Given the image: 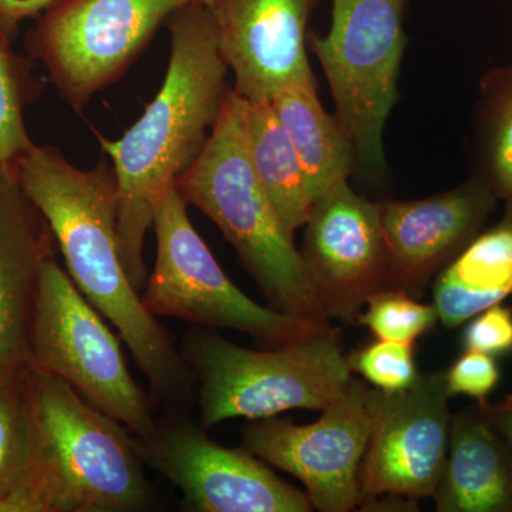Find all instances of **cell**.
<instances>
[{
  "instance_id": "4fadbf2b",
  "label": "cell",
  "mask_w": 512,
  "mask_h": 512,
  "mask_svg": "<svg viewBox=\"0 0 512 512\" xmlns=\"http://www.w3.org/2000/svg\"><path fill=\"white\" fill-rule=\"evenodd\" d=\"M299 252L329 319L352 325L370 296L389 288L379 205L356 194L348 181L315 201Z\"/></svg>"
},
{
  "instance_id": "603a6c76",
  "label": "cell",
  "mask_w": 512,
  "mask_h": 512,
  "mask_svg": "<svg viewBox=\"0 0 512 512\" xmlns=\"http://www.w3.org/2000/svg\"><path fill=\"white\" fill-rule=\"evenodd\" d=\"M439 320L434 305H424L410 293L386 288L373 293L357 322L377 339L414 345Z\"/></svg>"
},
{
  "instance_id": "4316f807",
  "label": "cell",
  "mask_w": 512,
  "mask_h": 512,
  "mask_svg": "<svg viewBox=\"0 0 512 512\" xmlns=\"http://www.w3.org/2000/svg\"><path fill=\"white\" fill-rule=\"evenodd\" d=\"M463 332L466 350L503 356L512 353V309L495 303L467 320Z\"/></svg>"
},
{
  "instance_id": "d6986e66",
  "label": "cell",
  "mask_w": 512,
  "mask_h": 512,
  "mask_svg": "<svg viewBox=\"0 0 512 512\" xmlns=\"http://www.w3.org/2000/svg\"><path fill=\"white\" fill-rule=\"evenodd\" d=\"M291 138L315 201L348 181L356 167L355 150L345 128L320 103L316 80H298L269 99Z\"/></svg>"
},
{
  "instance_id": "3957f363",
  "label": "cell",
  "mask_w": 512,
  "mask_h": 512,
  "mask_svg": "<svg viewBox=\"0 0 512 512\" xmlns=\"http://www.w3.org/2000/svg\"><path fill=\"white\" fill-rule=\"evenodd\" d=\"M245 109L247 99L231 87L207 146L175 187L220 228L269 308L330 325L295 239L252 168Z\"/></svg>"
},
{
  "instance_id": "7c38bea8",
  "label": "cell",
  "mask_w": 512,
  "mask_h": 512,
  "mask_svg": "<svg viewBox=\"0 0 512 512\" xmlns=\"http://www.w3.org/2000/svg\"><path fill=\"white\" fill-rule=\"evenodd\" d=\"M446 370L419 376L402 392L372 387V430L360 470L365 508L377 498L416 504L433 497L446 463L451 419Z\"/></svg>"
},
{
  "instance_id": "83f0119b",
  "label": "cell",
  "mask_w": 512,
  "mask_h": 512,
  "mask_svg": "<svg viewBox=\"0 0 512 512\" xmlns=\"http://www.w3.org/2000/svg\"><path fill=\"white\" fill-rule=\"evenodd\" d=\"M488 423L505 440L512 450V393L498 402H476Z\"/></svg>"
},
{
  "instance_id": "8fae6325",
  "label": "cell",
  "mask_w": 512,
  "mask_h": 512,
  "mask_svg": "<svg viewBox=\"0 0 512 512\" xmlns=\"http://www.w3.org/2000/svg\"><path fill=\"white\" fill-rule=\"evenodd\" d=\"M137 444L144 464L181 491L187 511H313L305 491L285 483L247 448L221 446L188 414H157L153 436Z\"/></svg>"
},
{
  "instance_id": "5bb4252c",
  "label": "cell",
  "mask_w": 512,
  "mask_h": 512,
  "mask_svg": "<svg viewBox=\"0 0 512 512\" xmlns=\"http://www.w3.org/2000/svg\"><path fill=\"white\" fill-rule=\"evenodd\" d=\"M234 73V90L269 100L282 87L312 79L308 23L318 0H204Z\"/></svg>"
},
{
  "instance_id": "9c48e42d",
  "label": "cell",
  "mask_w": 512,
  "mask_h": 512,
  "mask_svg": "<svg viewBox=\"0 0 512 512\" xmlns=\"http://www.w3.org/2000/svg\"><path fill=\"white\" fill-rule=\"evenodd\" d=\"M204 0H56L36 49L64 100L82 111L121 79L174 12Z\"/></svg>"
},
{
  "instance_id": "5b68a950",
  "label": "cell",
  "mask_w": 512,
  "mask_h": 512,
  "mask_svg": "<svg viewBox=\"0 0 512 512\" xmlns=\"http://www.w3.org/2000/svg\"><path fill=\"white\" fill-rule=\"evenodd\" d=\"M103 318L56 261L55 251L50 252L37 276L29 365L70 384L137 439H151L156 409L131 375L120 339Z\"/></svg>"
},
{
  "instance_id": "44dd1931",
  "label": "cell",
  "mask_w": 512,
  "mask_h": 512,
  "mask_svg": "<svg viewBox=\"0 0 512 512\" xmlns=\"http://www.w3.org/2000/svg\"><path fill=\"white\" fill-rule=\"evenodd\" d=\"M476 137V175L498 201L512 202V67L481 77Z\"/></svg>"
},
{
  "instance_id": "7a4b0ae2",
  "label": "cell",
  "mask_w": 512,
  "mask_h": 512,
  "mask_svg": "<svg viewBox=\"0 0 512 512\" xmlns=\"http://www.w3.org/2000/svg\"><path fill=\"white\" fill-rule=\"evenodd\" d=\"M168 20L170 62L156 99L119 140L100 137L117 178L121 259L138 293L148 278L144 242L158 202L200 158L231 90L210 9L190 3Z\"/></svg>"
},
{
  "instance_id": "d4e9b609",
  "label": "cell",
  "mask_w": 512,
  "mask_h": 512,
  "mask_svg": "<svg viewBox=\"0 0 512 512\" xmlns=\"http://www.w3.org/2000/svg\"><path fill=\"white\" fill-rule=\"evenodd\" d=\"M33 147L23 121V94L12 56L0 39V168Z\"/></svg>"
},
{
  "instance_id": "ac0fdd59",
  "label": "cell",
  "mask_w": 512,
  "mask_h": 512,
  "mask_svg": "<svg viewBox=\"0 0 512 512\" xmlns=\"http://www.w3.org/2000/svg\"><path fill=\"white\" fill-rule=\"evenodd\" d=\"M512 296V202L501 220L481 229L446 266L433 286L434 308L454 329Z\"/></svg>"
},
{
  "instance_id": "2e32d148",
  "label": "cell",
  "mask_w": 512,
  "mask_h": 512,
  "mask_svg": "<svg viewBox=\"0 0 512 512\" xmlns=\"http://www.w3.org/2000/svg\"><path fill=\"white\" fill-rule=\"evenodd\" d=\"M55 238L20 187L15 164L0 168V382L29 365L40 265Z\"/></svg>"
},
{
  "instance_id": "9a60e30c",
  "label": "cell",
  "mask_w": 512,
  "mask_h": 512,
  "mask_svg": "<svg viewBox=\"0 0 512 512\" xmlns=\"http://www.w3.org/2000/svg\"><path fill=\"white\" fill-rule=\"evenodd\" d=\"M497 202L478 175L423 200L377 202L390 258L389 288L423 295L431 276L483 229Z\"/></svg>"
},
{
  "instance_id": "8992f818",
  "label": "cell",
  "mask_w": 512,
  "mask_h": 512,
  "mask_svg": "<svg viewBox=\"0 0 512 512\" xmlns=\"http://www.w3.org/2000/svg\"><path fill=\"white\" fill-rule=\"evenodd\" d=\"M409 0H332L328 33L308 32L309 49L329 83L336 117L370 180L387 174L383 131L399 100Z\"/></svg>"
},
{
  "instance_id": "ffe728a7",
  "label": "cell",
  "mask_w": 512,
  "mask_h": 512,
  "mask_svg": "<svg viewBox=\"0 0 512 512\" xmlns=\"http://www.w3.org/2000/svg\"><path fill=\"white\" fill-rule=\"evenodd\" d=\"M245 127L256 177L286 231L295 238V232L305 227L315 204L301 160L271 101L247 100Z\"/></svg>"
},
{
  "instance_id": "e0dca14e",
  "label": "cell",
  "mask_w": 512,
  "mask_h": 512,
  "mask_svg": "<svg viewBox=\"0 0 512 512\" xmlns=\"http://www.w3.org/2000/svg\"><path fill=\"white\" fill-rule=\"evenodd\" d=\"M431 498L439 512H512V450L477 403L451 419L446 463Z\"/></svg>"
},
{
  "instance_id": "30bf717a",
  "label": "cell",
  "mask_w": 512,
  "mask_h": 512,
  "mask_svg": "<svg viewBox=\"0 0 512 512\" xmlns=\"http://www.w3.org/2000/svg\"><path fill=\"white\" fill-rule=\"evenodd\" d=\"M372 387L350 379L345 392L305 426L278 416L242 430L248 451L298 478L313 510L349 512L362 504L360 470L372 430Z\"/></svg>"
},
{
  "instance_id": "484cf974",
  "label": "cell",
  "mask_w": 512,
  "mask_h": 512,
  "mask_svg": "<svg viewBox=\"0 0 512 512\" xmlns=\"http://www.w3.org/2000/svg\"><path fill=\"white\" fill-rule=\"evenodd\" d=\"M500 379L495 357L476 350H464L463 355L446 370L448 396L463 394L473 397L476 402L488 400Z\"/></svg>"
},
{
  "instance_id": "cb8c5ba5",
  "label": "cell",
  "mask_w": 512,
  "mask_h": 512,
  "mask_svg": "<svg viewBox=\"0 0 512 512\" xmlns=\"http://www.w3.org/2000/svg\"><path fill=\"white\" fill-rule=\"evenodd\" d=\"M350 372L382 392H402L419 379L410 343L377 339L346 355Z\"/></svg>"
},
{
  "instance_id": "6da1fadb",
  "label": "cell",
  "mask_w": 512,
  "mask_h": 512,
  "mask_svg": "<svg viewBox=\"0 0 512 512\" xmlns=\"http://www.w3.org/2000/svg\"><path fill=\"white\" fill-rule=\"evenodd\" d=\"M20 187L49 225L74 285L109 320L148 382L156 412L190 414L197 384L173 336L144 306L121 259L113 164L76 167L35 146L15 163Z\"/></svg>"
},
{
  "instance_id": "7402d4cb",
  "label": "cell",
  "mask_w": 512,
  "mask_h": 512,
  "mask_svg": "<svg viewBox=\"0 0 512 512\" xmlns=\"http://www.w3.org/2000/svg\"><path fill=\"white\" fill-rule=\"evenodd\" d=\"M39 447L30 366L0 382V500L36 458Z\"/></svg>"
},
{
  "instance_id": "ba28073f",
  "label": "cell",
  "mask_w": 512,
  "mask_h": 512,
  "mask_svg": "<svg viewBox=\"0 0 512 512\" xmlns=\"http://www.w3.org/2000/svg\"><path fill=\"white\" fill-rule=\"evenodd\" d=\"M32 369L37 457L56 471L77 512L156 510L136 436L70 384Z\"/></svg>"
},
{
  "instance_id": "f1b7e54d",
  "label": "cell",
  "mask_w": 512,
  "mask_h": 512,
  "mask_svg": "<svg viewBox=\"0 0 512 512\" xmlns=\"http://www.w3.org/2000/svg\"><path fill=\"white\" fill-rule=\"evenodd\" d=\"M55 2L56 0H0V20L6 25H13L19 20L39 15Z\"/></svg>"
},
{
  "instance_id": "277c9868",
  "label": "cell",
  "mask_w": 512,
  "mask_h": 512,
  "mask_svg": "<svg viewBox=\"0 0 512 512\" xmlns=\"http://www.w3.org/2000/svg\"><path fill=\"white\" fill-rule=\"evenodd\" d=\"M178 349L197 384L198 423L205 430L235 417L256 420L292 409L323 410L352 379L335 328L271 350H252L195 326Z\"/></svg>"
},
{
  "instance_id": "52a82bcc",
  "label": "cell",
  "mask_w": 512,
  "mask_h": 512,
  "mask_svg": "<svg viewBox=\"0 0 512 512\" xmlns=\"http://www.w3.org/2000/svg\"><path fill=\"white\" fill-rule=\"evenodd\" d=\"M188 202L173 185L154 214L157 255L141 292L151 315L208 329L247 333L265 345L312 338L332 325L296 318L262 306L232 284L188 217Z\"/></svg>"
}]
</instances>
